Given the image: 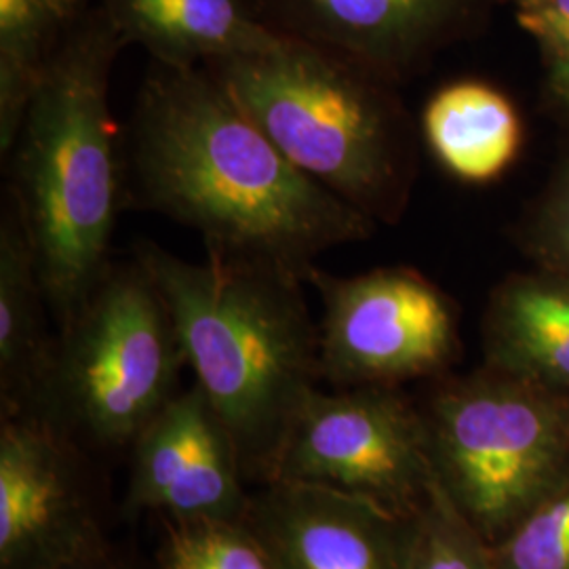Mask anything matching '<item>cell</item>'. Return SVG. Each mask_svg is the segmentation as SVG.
<instances>
[{"label":"cell","mask_w":569,"mask_h":569,"mask_svg":"<svg viewBox=\"0 0 569 569\" xmlns=\"http://www.w3.org/2000/svg\"><path fill=\"white\" fill-rule=\"evenodd\" d=\"M124 157V209L164 216L207 253L289 266L302 277L373 228L291 163L207 68L154 63L138 93Z\"/></svg>","instance_id":"1"},{"label":"cell","mask_w":569,"mask_h":569,"mask_svg":"<svg viewBox=\"0 0 569 569\" xmlns=\"http://www.w3.org/2000/svg\"><path fill=\"white\" fill-rule=\"evenodd\" d=\"M127 44L96 7L49 61L9 161V186L37 256L51 315L72 319L103 274L124 209V157L110 108Z\"/></svg>","instance_id":"2"},{"label":"cell","mask_w":569,"mask_h":569,"mask_svg":"<svg viewBox=\"0 0 569 569\" xmlns=\"http://www.w3.org/2000/svg\"><path fill=\"white\" fill-rule=\"evenodd\" d=\"M136 260L159 284L197 387L230 430L244 475L268 481L289 428L319 388V326L289 266L207 253L190 262L150 241Z\"/></svg>","instance_id":"3"},{"label":"cell","mask_w":569,"mask_h":569,"mask_svg":"<svg viewBox=\"0 0 569 569\" xmlns=\"http://www.w3.org/2000/svg\"><path fill=\"white\" fill-rule=\"evenodd\" d=\"M203 68L315 182L369 220L397 207L403 146L376 74L287 34L272 49Z\"/></svg>","instance_id":"4"},{"label":"cell","mask_w":569,"mask_h":569,"mask_svg":"<svg viewBox=\"0 0 569 569\" xmlns=\"http://www.w3.org/2000/svg\"><path fill=\"white\" fill-rule=\"evenodd\" d=\"M182 342L146 266H110L56 336L53 355L28 409L100 446L133 443L180 390Z\"/></svg>","instance_id":"5"},{"label":"cell","mask_w":569,"mask_h":569,"mask_svg":"<svg viewBox=\"0 0 569 569\" xmlns=\"http://www.w3.org/2000/svg\"><path fill=\"white\" fill-rule=\"evenodd\" d=\"M425 418L441 488L489 545L569 488V399L559 390L500 369L441 388Z\"/></svg>","instance_id":"6"},{"label":"cell","mask_w":569,"mask_h":569,"mask_svg":"<svg viewBox=\"0 0 569 569\" xmlns=\"http://www.w3.org/2000/svg\"><path fill=\"white\" fill-rule=\"evenodd\" d=\"M274 479L342 489L416 519L437 483L427 418L392 387L315 388L289 428Z\"/></svg>","instance_id":"7"},{"label":"cell","mask_w":569,"mask_h":569,"mask_svg":"<svg viewBox=\"0 0 569 569\" xmlns=\"http://www.w3.org/2000/svg\"><path fill=\"white\" fill-rule=\"evenodd\" d=\"M306 283L321 298V382L333 388L392 387L441 371L456 352L448 298L407 268L336 277L308 266Z\"/></svg>","instance_id":"8"},{"label":"cell","mask_w":569,"mask_h":569,"mask_svg":"<svg viewBox=\"0 0 569 569\" xmlns=\"http://www.w3.org/2000/svg\"><path fill=\"white\" fill-rule=\"evenodd\" d=\"M100 545L68 435L32 411L2 413L0 569H51Z\"/></svg>","instance_id":"9"},{"label":"cell","mask_w":569,"mask_h":569,"mask_svg":"<svg viewBox=\"0 0 569 569\" xmlns=\"http://www.w3.org/2000/svg\"><path fill=\"white\" fill-rule=\"evenodd\" d=\"M243 521L274 569H409L413 519L342 489L274 479Z\"/></svg>","instance_id":"10"},{"label":"cell","mask_w":569,"mask_h":569,"mask_svg":"<svg viewBox=\"0 0 569 569\" xmlns=\"http://www.w3.org/2000/svg\"><path fill=\"white\" fill-rule=\"evenodd\" d=\"M133 446L129 507L164 519H243L239 448L203 390H180Z\"/></svg>","instance_id":"11"},{"label":"cell","mask_w":569,"mask_h":569,"mask_svg":"<svg viewBox=\"0 0 569 569\" xmlns=\"http://www.w3.org/2000/svg\"><path fill=\"white\" fill-rule=\"evenodd\" d=\"M272 30L380 77L413 60L460 0H249Z\"/></svg>","instance_id":"12"},{"label":"cell","mask_w":569,"mask_h":569,"mask_svg":"<svg viewBox=\"0 0 569 569\" xmlns=\"http://www.w3.org/2000/svg\"><path fill=\"white\" fill-rule=\"evenodd\" d=\"M124 44L171 68L272 49L284 34L260 20L249 0H98Z\"/></svg>","instance_id":"13"},{"label":"cell","mask_w":569,"mask_h":569,"mask_svg":"<svg viewBox=\"0 0 569 569\" xmlns=\"http://www.w3.org/2000/svg\"><path fill=\"white\" fill-rule=\"evenodd\" d=\"M47 293L18 204L4 190L0 213V395L2 413L28 411L53 355Z\"/></svg>","instance_id":"14"},{"label":"cell","mask_w":569,"mask_h":569,"mask_svg":"<svg viewBox=\"0 0 569 569\" xmlns=\"http://www.w3.org/2000/svg\"><path fill=\"white\" fill-rule=\"evenodd\" d=\"M425 136L435 159L465 182H489L515 159L521 124L512 103L486 82H451L425 110Z\"/></svg>","instance_id":"15"},{"label":"cell","mask_w":569,"mask_h":569,"mask_svg":"<svg viewBox=\"0 0 569 569\" xmlns=\"http://www.w3.org/2000/svg\"><path fill=\"white\" fill-rule=\"evenodd\" d=\"M93 7L91 0H0L2 159L13 148L49 61Z\"/></svg>","instance_id":"16"},{"label":"cell","mask_w":569,"mask_h":569,"mask_svg":"<svg viewBox=\"0 0 569 569\" xmlns=\"http://www.w3.org/2000/svg\"><path fill=\"white\" fill-rule=\"evenodd\" d=\"M489 342L502 371L559 392L568 390L569 289L512 287L493 308Z\"/></svg>","instance_id":"17"},{"label":"cell","mask_w":569,"mask_h":569,"mask_svg":"<svg viewBox=\"0 0 569 569\" xmlns=\"http://www.w3.org/2000/svg\"><path fill=\"white\" fill-rule=\"evenodd\" d=\"M159 569H274L243 519H167Z\"/></svg>","instance_id":"18"},{"label":"cell","mask_w":569,"mask_h":569,"mask_svg":"<svg viewBox=\"0 0 569 569\" xmlns=\"http://www.w3.org/2000/svg\"><path fill=\"white\" fill-rule=\"evenodd\" d=\"M409 569H498L491 545L451 502L439 479L413 519Z\"/></svg>","instance_id":"19"},{"label":"cell","mask_w":569,"mask_h":569,"mask_svg":"<svg viewBox=\"0 0 569 569\" xmlns=\"http://www.w3.org/2000/svg\"><path fill=\"white\" fill-rule=\"evenodd\" d=\"M491 549L498 569H569V488Z\"/></svg>","instance_id":"20"},{"label":"cell","mask_w":569,"mask_h":569,"mask_svg":"<svg viewBox=\"0 0 569 569\" xmlns=\"http://www.w3.org/2000/svg\"><path fill=\"white\" fill-rule=\"evenodd\" d=\"M519 20L569 61V0H528Z\"/></svg>","instance_id":"21"},{"label":"cell","mask_w":569,"mask_h":569,"mask_svg":"<svg viewBox=\"0 0 569 569\" xmlns=\"http://www.w3.org/2000/svg\"><path fill=\"white\" fill-rule=\"evenodd\" d=\"M51 569H122L110 555L108 549L100 545L96 549L87 550L82 555H77L63 563H58L56 568Z\"/></svg>","instance_id":"22"},{"label":"cell","mask_w":569,"mask_h":569,"mask_svg":"<svg viewBox=\"0 0 569 569\" xmlns=\"http://www.w3.org/2000/svg\"><path fill=\"white\" fill-rule=\"evenodd\" d=\"M555 81H557V89L559 93H563L569 100V61H561L557 72H555Z\"/></svg>","instance_id":"23"},{"label":"cell","mask_w":569,"mask_h":569,"mask_svg":"<svg viewBox=\"0 0 569 569\" xmlns=\"http://www.w3.org/2000/svg\"><path fill=\"white\" fill-rule=\"evenodd\" d=\"M566 241H568V247H569V207H568V218H566Z\"/></svg>","instance_id":"24"},{"label":"cell","mask_w":569,"mask_h":569,"mask_svg":"<svg viewBox=\"0 0 569 569\" xmlns=\"http://www.w3.org/2000/svg\"><path fill=\"white\" fill-rule=\"evenodd\" d=\"M526 2H528V0H526Z\"/></svg>","instance_id":"25"}]
</instances>
